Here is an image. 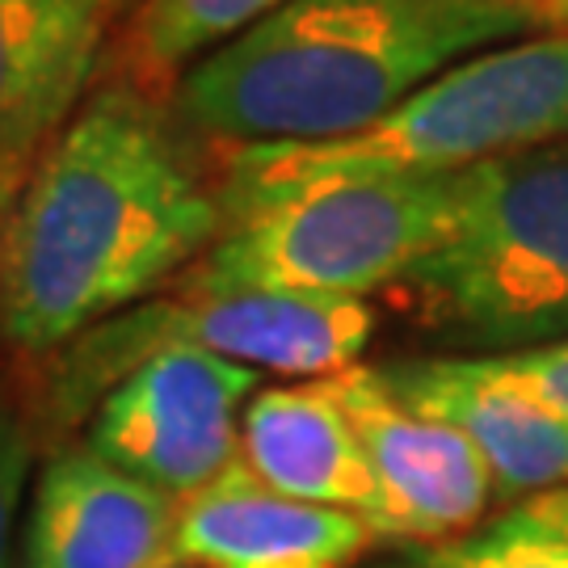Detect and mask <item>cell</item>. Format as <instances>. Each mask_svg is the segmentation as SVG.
I'll use <instances>...</instances> for the list:
<instances>
[{
  "label": "cell",
  "instance_id": "cell-11",
  "mask_svg": "<svg viewBox=\"0 0 568 568\" xmlns=\"http://www.w3.org/2000/svg\"><path fill=\"white\" fill-rule=\"evenodd\" d=\"M375 544L358 514L291 501L248 476L241 459L178 501L173 560L199 568H354Z\"/></svg>",
  "mask_w": 568,
  "mask_h": 568
},
{
  "label": "cell",
  "instance_id": "cell-3",
  "mask_svg": "<svg viewBox=\"0 0 568 568\" xmlns=\"http://www.w3.org/2000/svg\"><path fill=\"white\" fill-rule=\"evenodd\" d=\"M560 140H568V34H539L450 63L358 135L236 148L220 206L232 224L307 190L447 178Z\"/></svg>",
  "mask_w": 568,
  "mask_h": 568
},
{
  "label": "cell",
  "instance_id": "cell-2",
  "mask_svg": "<svg viewBox=\"0 0 568 568\" xmlns=\"http://www.w3.org/2000/svg\"><path fill=\"white\" fill-rule=\"evenodd\" d=\"M488 0H291L190 63L178 110L227 143H328L392 114L459 55L523 39Z\"/></svg>",
  "mask_w": 568,
  "mask_h": 568
},
{
  "label": "cell",
  "instance_id": "cell-7",
  "mask_svg": "<svg viewBox=\"0 0 568 568\" xmlns=\"http://www.w3.org/2000/svg\"><path fill=\"white\" fill-rule=\"evenodd\" d=\"M253 392V366L164 345L105 387L84 447L185 501L241 459V413Z\"/></svg>",
  "mask_w": 568,
  "mask_h": 568
},
{
  "label": "cell",
  "instance_id": "cell-19",
  "mask_svg": "<svg viewBox=\"0 0 568 568\" xmlns=\"http://www.w3.org/2000/svg\"><path fill=\"white\" fill-rule=\"evenodd\" d=\"M488 4H501V9H514V13H523V18H530V26L539 30V4H544V0H488Z\"/></svg>",
  "mask_w": 568,
  "mask_h": 568
},
{
  "label": "cell",
  "instance_id": "cell-8",
  "mask_svg": "<svg viewBox=\"0 0 568 568\" xmlns=\"http://www.w3.org/2000/svg\"><path fill=\"white\" fill-rule=\"evenodd\" d=\"M363 447L371 476L366 527L387 544H447L480 527L493 480L485 459L459 429L396 400L375 366H345L328 375Z\"/></svg>",
  "mask_w": 568,
  "mask_h": 568
},
{
  "label": "cell",
  "instance_id": "cell-21",
  "mask_svg": "<svg viewBox=\"0 0 568 568\" xmlns=\"http://www.w3.org/2000/svg\"><path fill=\"white\" fill-rule=\"evenodd\" d=\"M122 0H98V9H102V13H110V9H119Z\"/></svg>",
  "mask_w": 568,
  "mask_h": 568
},
{
  "label": "cell",
  "instance_id": "cell-4",
  "mask_svg": "<svg viewBox=\"0 0 568 568\" xmlns=\"http://www.w3.org/2000/svg\"><path fill=\"white\" fill-rule=\"evenodd\" d=\"M396 286L480 358L565 342L568 140L464 169L455 232Z\"/></svg>",
  "mask_w": 568,
  "mask_h": 568
},
{
  "label": "cell",
  "instance_id": "cell-9",
  "mask_svg": "<svg viewBox=\"0 0 568 568\" xmlns=\"http://www.w3.org/2000/svg\"><path fill=\"white\" fill-rule=\"evenodd\" d=\"M375 371L396 400L464 434L485 459L493 497L514 506L568 488V417L501 379L485 358H408Z\"/></svg>",
  "mask_w": 568,
  "mask_h": 568
},
{
  "label": "cell",
  "instance_id": "cell-15",
  "mask_svg": "<svg viewBox=\"0 0 568 568\" xmlns=\"http://www.w3.org/2000/svg\"><path fill=\"white\" fill-rule=\"evenodd\" d=\"M283 4L291 0H148L135 30V55L148 77L185 72L203 60V51L253 30Z\"/></svg>",
  "mask_w": 568,
  "mask_h": 568
},
{
  "label": "cell",
  "instance_id": "cell-17",
  "mask_svg": "<svg viewBox=\"0 0 568 568\" xmlns=\"http://www.w3.org/2000/svg\"><path fill=\"white\" fill-rule=\"evenodd\" d=\"M30 464H34V438L18 413L0 400V568H18L13 565V530H18Z\"/></svg>",
  "mask_w": 568,
  "mask_h": 568
},
{
  "label": "cell",
  "instance_id": "cell-5",
  "mask_svg": "<svg viewBox=\"0 0 568 568\" xmlns=\"http://www.w3.org/2000/svg\"><path fill=\"white\" fill-rule=\"evenodd\" d=\"M459 173L307 190L232 220L190 274V291H286L363 300L396 286L455 232Z\"/></svg>",
  "mask_w": 568,
  "mask_h": 568
},
{
  "label": "cell",
  "instance_id": "cell-18",
  "mask_svg": "<svg viewBox=\"0 0 568 568\" xmlns=\"http://www.w3.org/2000/svg\"><path fill=\"white\" fill-rule=\"evenodd\" d=\"M539 30L544 34H568V0H544L539 4Z\"/></svg>",
  "mask_w": 568,
  "mask_h": 568
},
{
  "label": "cell",
  "instance_id": "cell-1",
  "mask_svg": "<svg viewBox=\"0 0 568 568\" xmlns=\"http://www.w3.org/2000/svg\"><path fill=\"white\" fill-rule=\"evenodd\" d=\"M224 206L152 105L89 98L0 227V337L47 354L102 325L220 241Z\"/></svg>",
  "mask_w": 568,
  "mask_h": 568
},
{
  "label": "cell",
  "instance_id": "cell-14",
  "mask_svg": "<svg viewBox=\"0 0 568 568\" xmlns=\"http://www.w3.org/2000/svg\"><path fill=\"white\" fill-rule=\"evenodd\" d=\"M400 568H568V488L514 501L459 539L408 551Z\"/></svg>",
  "mask_w": 568,
  "mask_h": 568
},
{
  "label": "cell",
  "instance_id": "cell-10",
  "mask_svg": "<svg viewBox=\"0 0 568 568\" xmlns=\"http://www.w3.org/2000/svg\"><path fill=\"white\" fill-rule=\"evenodd\" d=\"M178 501L84 443L42 464L18 568H148L169 551Z\"/></svg>",
  "mask_w": 568,
  "mask_h": 568
},
{
  "label": "cell",
  "instance_id": "cell-6",
  "mask_svg": "<svg viewBox=\"0 0 568 568\" xmlns=\"http://www.w3.org/2000/svg\"><path fill=\"white\" fill-rule=\"evenodd\" d=\"M375 333L366 300H316L286 291H190L185 300L135 307L114 325L84 333L77 375L84 387H110V371L131 366L164 345L206 349L253 371L328 379L363 358Z\"/></svg>",
  "mask_w": 568,
  "mask_h": 568
},
{
  "label": "cell",
  "instance_id": "cell-12",
  "mask_svg": "<svg viewBox=\"0 0 568 568\" xmlns=\"http://www.w3.org/2000/svg\"><path fill=\"white\" fill-rule=\"evenodd\" d=\"M102 21L98 0H0V215L26 161L81 98Z\"/></svg>",
  "mask_w": 568,
  "mask_h": 568
},
{
  "label": "cell",
  "instance_id": "cell-20",
  "mask_svg": "<svg viewBox=\"0 0 568 568\" xmlns=\"http://www.w3.org/2000/svg\"><path fill=\"white\" fill-rule=\"evenodd\" d=\"M148 568H199V565H185V560H173V556H161L156 565H148Z\"/></svg>",
  "mask_w": 568,
  "mask_h": 568
},
{
  "label": "cell",
  "instance_id": "cell-16",
  "mask_svg": "<svg viewBox=\"0 0 568 568\" xmlns=\"http://www.w3.org/2000/svg\"><path fill=\"white\" fill-rule=\"evenodd\" d=\"M485 363L501 379L535 396L539 405L568 417V337L565 342L530 345V349H514V354H488Z\"/></svg>",
  "mask_w": 568,
  "mask_h": 568
},
{
  "label": "cell",
  "instance_id": "cell-13",
  "mask_svg": "<svg viewBox=\"0 0 568 568\" xmlns=\"http://www.w3.org/2000/svg\"><path fill=\"white\" fill-rule=\"evenodd\" d=\"M241 467L291 501L366 518L371 476L328 379L257 392L241 413Z\"/></svg>",
  "mask_w": 568,
  "mask_h": 568
}]
</instances>
